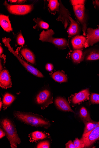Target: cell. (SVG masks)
Listing matches in <instances>:
<instances>
[{
	"label": "cell",
	"instance_id": "37",
	"mask_svg": "<svg viewBox=\"0 0 99 148\" xmlns=\"http://www.w3.org/2000/svg\"><path fill=\"white\" fill-rule=\"evenodd\" d=\"M3 49L1 45V46H0V56H1L3 55Z\"/></svg>",
	"mask_w": 99,
	"mask_h": 148
},
{
	"label": "cell",
	"instance_id": "24",
	"mask_svg": "<svg viewBox=\"0 0 99 148\" xmlns=\"http://www.w3.org/2000/svg\"><path fill=\"white\" fill-rule=\"evenodd\" d=\"M80 117L84 123L90 121L91 120L90 115L85 108L82 107L80 111Z\"/></svg>",
	"mask_w": 99,
	"mask_h": 148
},
{
	"label": "cell",
	"instance_id": "20",
	"mask_svg": "<svg viewBox=\"0 0 99 148\" xmlns=\"http://www.w3.org/2000/svg\"><path fill=\"white\" fill-rule=\"evenodd\" d=\"M15 96L9 93H6L3 96V101L4 110H6L15 101Z\"/></svg>",
	"mask_w": 99,
	"mask_h": 148
},
{
	"label": "cell",
	"instance_id": "19",
	"mask_svg": "<svg viewBox=\"0 0 99 148\" xmlns=\"http://www.w3.org/2000/svg\"><path fill=\"white\" fill-rule=\"evenodd\" d=\"M51 76L55 82L58 83L66 82L68 81L67 76L62 71H56L52 74Z\"/></svg>",
	"mask_w": 99,
	"mask_h": 148
},
{
	"label": "cell",
	"instance_id": "4",
	"mask_svg": "<svg viewBox=\"0 0 99 148\" xmlns=\"http://www.w3.org/2000/svg\"><path fill=\"white\" fill-rule=\"evenodd\" d=\"M2 41L5 46L16 57L20 63L28 72L37 77L40 78L44 77L43 75L39 70L22 59L17 52L13 49L10 44L11 41L10 38H4L2 39Z\"/></svg>",
	"mask_w": 99,
	"mask_h": 148
},
{
	"label": "cell",
	"instance_id": "33",
	"mask_svg": "<svg viewBox=\"0 0 99 148\" xmlns=\"http://www.w3.org/2000/svg\"><path fill=\"white\" fill-rule=\"evenodd\" d=\"M45 68L47 71L49 72H51L53 70L54 66L52 64L48 63L46 64L45 66Z\"/></svg>",
	"mask_w": 99,
	"mask_h": 148
},
{
	"label": "cell",
	"instance_id": "15",
	"mask_svg": "<svg viewBox=\"0 0 99 148\" xmlns=\"http://www.w3.org/2000/svg\"><path fill=\"white\" fill-rule=\"evenodd\" d=\"M87 38L82 35H77L71 40L73 47L75 50H81L84 47Z\"/></svg>",
	"mask_w": 99,
	"mask_h": 148
},
{
	"label": "cell",
	"instance_id": "31",
	"mask_svg": "<svg viewBox=\"0 0 99 148\" xmlns=\"http://www.w3.org/2000/svg\"><path fill=\"white\" fill-rule=\"evenodd\" d=\"M6 56L3 55L1 56L0 59V71H1L5 69V64L6 63Z\"/></svg>",
	"mask_w": 99,
	"mask_h": 148
},
{
	"label": "cell",
	"instance_id": "11",
	"mask_svg": "<svg viewBox=\"0 0 99 148\" xmlns=\"http://www.w3.org/2000/svg\"><path fill=\"white\" fill-rule=\"evenodd\" d=\"M60 8L58 12V18L56 19V20L61 21L64 25V28L66 29L69 24V17L71 15L68 10L65 8L61 1H60Z\"/></svg>",
	"mask_w": 99,
	"mask_h": 148
},
{
	"label": "cell",
	"instance_id": "35",
	"mask_svg": "<svg viewBox=\"0 0 99 148\" xmlns=\"http://www.w3.org/2000/svg\"><path fill=\"white\" fill-rule=\"evenodd\" d=\"M6 135V134L5 132L1 128L0 129V138L1 139L5 136Z\"/></svg>",
	"mask_w": 99,
	"mask_h": 148
},
{
	"label": "cell",
	"instance_id": "5",
	"mask_svg": "<svg viewBox=\"0 0 99 148\" xmlns=\"http://www.w3.org/2000/svg\"><path fill=\"white\" fill-rule=\"evenodd\" d=\"M4 5L10 14L19 16L24 15L30 12L33 10V4L28 5H11L6 1Z\"/></svg>",
	"mask_w": 99,
	"mask_h": 148
},
{
	"label": "cell",
	"instance_id": "34",
	"mask_svg": "<svg viewBox=\"0 0 99 148\" xmlns=\"http://www.w3.org/2000/svg\"><path fill=\"white\" fill-rule=\"evenodd\" d=\"M66 148H75L74 143L71 140H69L66 144Z\"/></svg>",
	"mask_w": 99,
	"mask_h": 148
},
{
	"label": "cell",
	"instance_id": "8",
	"mask_svg": "<svg viewBox=\"0 0 99 148\" xmlns=\"http://www.w3.org/2000/svg\"><path fill=\"white\" fill-rule=\"evenodd\" d=\"M99 140V125L92 130L84 134L80 140L84 145V147H89L96 140Z\"/></svg>",
	"mask_w": 99,
	"mask_h": 148
},
{
	"label": "cell",
	"instance_id": "12",
	"mask_svg": "<svg viewBox=\"0 0 99 148\" xmlns=\"http://www.w3.org/2000/svg\"><path fill=\"white\" fill-rule=\"evenodd\" d=\"M0 86L3 88L6 89L12 87L10 75L8 71L5 69L0 71Z\"/></svg>",
	"mask_w": 99,
	"mask_h": 148
},
{
	"label": "cell",
	"instance_id": "39",
	"mask_svg": "<svg viewBox=\"0 0 99 148\" xmlns=\"http://www.w3.org/2000/svg\"><path fill=\"white\" fill-rule=\"evenodd\" d=\"M3 105V102L2 101H1V102H0V110H1V108Z\"/></svg>",
	"mask_w": 99,
	"mask_h": 148
},
{
	"label": "cell",
	"instance_id": "38",
	"mask_svg": "<svg viewBox=\"0 0 99 148\" xmlns=\"http://www.w3.org/2000/svg\"><path fill=\"white\" fill-rule=\"evenodd\" d=\"M25 1H23V0H19V1H17V3L20 5L24 3L25 2Z\"/></svg>",
	"mask_w": 99,
	"mask_h": 148
},
{
	"label": "cell",
	"instance_id": "27",
	"mask_svg": "<svg viewBox=\"0 0 99 148\" xmlns=\"http://www.w3.org/2000/svg\"><path fill=\"white\" fill-rule=\"evenodd\" d=\"M16 40L17 45L22 46L25 44V40L21 32H19L16 35Z\"/></svg>",
	"mask_w": 99,
	"mask_h": 148
},
{
	"label": "cell",
	"instance_id": "2",
	"mask_svg": "<svg viewBox=\"0 0 99 148\" xmlns=\"http://www.w3.org/2000/svg\"><path fill=\"white\" fill-rule=\"evenodd\" d=\"M1 127L6 134L12 148H16L21 143V140L17 133L15 126L10 119L6 118L1 122Z\"/></svg>",
	"mask_w": 99,
	"mask_h": 148
},
{
	"label": "cell",
	"instance_id": "41",
	"mask_svg": "<svg viewBox=\"0 0 99 148\" xmlns=\"http://www.w3.org/2000/svg\"><path fill=\"white\" fill-rule=\"evenodd\" d=\"M98 123H99V122H98Z\"/></svg>",
	"mask_w": 99,
	"mask_h": 148
},
{
	"label": "cell",
	"instance_id": "18",
	"mask_svg": "<svg viewBox=\"0 0 99 148\" xmlns=\"http://www.w3.org/2000/svg\"><path fill=\"white\" fill-rule=\"evenodd\" d=\"M48 136L47 134L44 132L36 131L31 133L29 137L31 142H36L39 140H43Z\"/></svg>",
	"mask_w": 99,
	"mask_h": 148
},
{
	"label": "cell",
	"instance_id": "25",
	"mask_svg": "<svg viewBox=\"0 0 99 148\" xmlns=\"http://www.w3.org/2000/svg\"><path fill=\"white\" fill-rule=\"evenodd\" d=\"M85 127L83 134L90 132L97 127L99 125L98 122L94 121L91 120L90 121L84 123Z\"/></svg>",
	"mask_w": 99,
	"mask_h": 148
},
{
	"label": "cell",
	"instance_id": "32",
	"mask_svg": "<svg viewBox=\"0 0 99 148\" xmlns=\"http://www.w3.org/2000/svg\"><path fill=\"white\" fill-rule=\"evenodd\" d=\"M71 2L73 6H75L80 5H84L85 1H71Z\"/></svg>",
	"mask_w": 99,
	"mask_h": 148
},
{
	"label": "cell",
	"instance_id": "30",
	"mask_svg": "<svg viewBox=\"0 0 99 148\" xmlns=\"http://www.w3.org/2000/svg\"><path fill=\"white\" fill-rule=\"evenodd\" d=\"M74 144L75 148H82L84 147V145L82 142L78 138H76L74 141Z\"/></svg>",
	"mask_w": 99,
	"mask_h": 148
},
{
	"label": "cell",
	"instance_id": "13",
	"mask_svg": "<svg viewBox=\"0 0 99 148\" xmlns=\"http://www.w3.org/2000/svg\"><path fill=\"white\" fill-rule=\"evenodd\" d=\"M55 103L56 107L61 111L74 112L71 107L69 102L64 98L61 97L56 98L55 99Z\"/></svg>",
	"mask_w": 99,
	"mask_h": 148
},
{
	"label": "cell",
	"instance_id": "28",
	"mask_svg": "<svg viewBox=\"0 0 99 148\" xmlns=\"http://www.w3.org/2000/svg\"><path fill=\"white\" fill-rule=\"evenodd\" d=\"M90 101L92 104H99V94L96 93H92L90 96Z\"/></svg>",
	"mask_w": 99,
	"mask_h": 148
},
{
	"label": "cell",
	"instance_id": "7",
	"mask_svg": "<svg viewBox=\"0 0 99 148\" xmlns=\"http://www.w3.org/2000/svg\"><path fill=\"white\" fill-rule=\"evenodd\" d=\"M73 8L75 16L82 26L83 35L86 36L87 29L84 5H80L73 6Z\"/></svg>",
	"mask_w": 99,
	"mask_h": 148
},
{
	"label": "cell",
	"instance_id": "16",
	"mask_svg": "<svg viewBox=\"0 0 99 148\" xmlns=\"http://www.w3.org/2000/svg\"><path fill=\"white\" fill-rule=\"evenodd\" d=\"M70 25L67 30L69 36H73L79 34L80 32V28L78 22L71 17H69Z\"/></svg>",
	"mask_w": 99,
	"mask_h": 148
},
{
	"label": "cell",
	"instance_id": "21",
	"mask_svg": "<svg viewBox=\"0 0 99 148\" xmlns=\"http://www.w3.org/2000/svg\"><path fill=\"white\" fill-rule=\"evenodd\" d=\"M60 3L57 0H50L48 1V7L49 12L53 15H55L56 13L59 10Z\"/></svg>",
	"mask_w": 99,
	"mask_h": 148
},
{
	"label": "cell",
	"instance_id": "36",
	"mask_svg": "<svg viewBox=\"0 0 99 148\" xmlns=\"http://www.w3.org/2000/svg\"><path fill=\"white\" fill-rule=\"evenodd\" d=\"M93 4L95 6V7L99 9V0L98 1H93Z\"/></svg>",
	"mask_w": 99,
	"mask_h": 148
},
{
	"label": "cell",
	"instance_id": "1",
	"mask_svg": "<svg viewBox=\"0 0 99 148\" xmlns=\"http://www.w3.org/2000/svg\"><path fill=\"white\" fill-rule=\"evenodd\" d=\"M14 116L21 122L33 126L47 129L51 125L48 120L40 116L31 113L16 111L14 112Z\"/></svg>",
	"mask_w": 99,
	"mask_h": 148
},
{
	"label": "cell",
	"instance_id": "40",
	"mask_svg": "<svg viewBox=\"0 0 99 148\" xmlns=\"http://www.w3.org/2000/svg\"><path fill=\"white\" fill-rule=\"evenodd\" d=\"M11 3H17V1H9Z\"/></svg>",
	"mask_w": 99,
	"mask_h": 148
},
{
	"label": "cell",
	"instance_id": "29",
	"mask_svg": "<svg viewBox=\"0 0 99 148\" xmlns=\"http://www.w3.org/2000/svg\"><path fill=\"white\" fill-rule=\"evenodd\" d=\"M50 144L48 141L46 140L40 142L37 144V148H49Z\"/></svg>",
	"mask_w": 99,
	"mask_h": 148
},
{
	"label": "cell",
	"instance_id": "17",
	"mask_svg": "<svg viewBox=\"0 0 99 148\" xmlns=\"http://www.w3.org/2000/svg\"><path fill=\"white\" fill-rule=\"evenodd\" d=\"M0 25L6 32H9L12 29L8 16L1 14L0 15Z\"/></svg>",
	"mask_w": 99,
	"mask_h": 148
},
{
	"label": "cell",
	"instance_id": "14",
	"mask_svg": "<svg viewBox=\"0 0 99 148\" xmlns=\"http://www.w3.org/2000/svg\"><path fill=\"white\" fill-rule=\"evenodd\" d=\"M90 95V91L89 89L84 90L76 93L72 99V103L75 104H78L88 99Z\"/></svg>",
	"mask_w": 99,
	"mask_h": 148
},
{
	"label": "cell",
	"instance_id": "23",
	"mask_svg": "<svg viewBox=\"0 0 99 148\" xmlns=\"http://www.w3.org/2000/svg\"><path fill=\"white\" fill-rule=\"evenodd\" d=\"M71 57L74 62L79 63L83 58V52L81 50H75L71 55Z\"/></svg>",
	"mask_w": 99,
	"mask_h": 148
},
{
	"label": "cell",
	"instance_id": "10",
	"mask_svg": "<svg viewBox=\"0 0 99 148\" xmlns=\"http://www.w3.org/2000/svg\"><path fill=\"white\" fill-rule=\"evenodd\" d=\"M16 52L19 55H21L28 62L32 64H35V56L34 53L29 49L22 46L18 48Z\"/></svg>",
	"mask_w": 99,
	"mask_h": 148
},
{
	"label": "cell",
	"instance_id": "22",
	"mask_svg": "<svg viewBox=\"0 0 99 148\" xmlns=\"http://www.w3.org/2000/svg\"><path fill=\"white\" fill-rule=\"evenodd\" d=\"M33 20L36 23V25L33 27L34 29L39 30L40 29L48 30L49 29V24L40 18H35Z\"/></svg>",
	"mask_w": 99,
	"mask_h": 148
},
{
	"label": "cell",
	"instance_id": "3",
	"mask_svg": "<svg viewBox=\"0 0 99 148\" xmlns=\"http://www.w3.org/2000/svg\"><path fill=\"white\" fill-rule=\"evenodd\" d=\"M55 33L52 29L43 30L39 34V40L42 42H48L53 45L60 49H66L68 45L66 39L64 38H55L53 37Z\"/></svg>",
	"mask_w": 99,
	"mask_h": 148
},
{
	"label": "cell",
	"instance_id": "9",
	"mask_svg": "<svg viewBox=\"0 0 99 148\" xmlns=\"http://www.w3.org/2000/svg\"><path fill=\"white\" fill-rule=\"evenodd\" d=\"M96 29L89 28L87 30V40L84 47L92 46L99 42V24Z\"/></svg>",
	"mask_w": 99,
	"mask_h": 148
},
{
	"label": "cell",
	"instance_id": "6",
	"mask_svg": "<svg viewBox=\"0 0 99 148\" xmlns=\"http://www.w3.org/2000/svg\"><path fill=\"white\" fill-rule=\"evenodd\" d=\"M35 101L42 110H44L52 103V94L50 91L47 89L41 90L37 95Z\"/></svg>",
	"mask_w": 99,
	"mask_h": 148
},
{
	"label": "cell",
	"instance_id": "26",
	"mask_svg": "<svg viewBox=\"0 0 99 148\" xmlns=\"http://www.w3.org/2000/svg\"><path fill=\"white\" fill-rule=\"evenodd\" d=\"M86 59L88 61L99 60V51L96 50L91 51L86 56Z\"/></svg>",
	"mask_w": 99,
	"mask_h": 148
}]
</instances>
